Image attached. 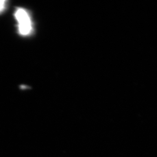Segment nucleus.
I'll return each mask as SVG.
<instances>
[{
	"label": "nucleus",
	"instance_id": "obj_1",
	"mask_svg": "<svg viewBox=\"0 0 157 157\" xmlns=\"http://www.w3.org/2000/svg\"><path fill=\"white\" fill-rule=\"evenodd\" d=\"M15 17L18 23V30L23 36L28 35L32 32V23L28 12L23 8H17Z\"/></svg>",
	"mask_w": 157,
	"mask_h": 157
},
{
	"label": "nucleus",
	"instance_id": "obj_2",
	"mask_svg": "<svg viewBox=\"0 0 157 157\" xmlns=\"http://www.w3.org/2000/svg\"><path fill=\"white\" fill-rule=\"evenodd\" d=\"M6 2V1L0 0V13L5 9Z\"/></svg>",
	"mask_w": 157,
	"mask_h": 157
}]
</instances>
